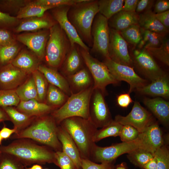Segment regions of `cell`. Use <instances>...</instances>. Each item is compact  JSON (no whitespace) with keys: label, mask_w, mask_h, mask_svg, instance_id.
Here are the masks:
<instances>
[{"label":"cell","mask_w":169,"mask_h":169,"mask_svg":"<svg viewBox=\"0 0 169 169\" xmlns=\"http://www.w3.org/2000/svg\"><path fill=\"white\" fill-rule=\"evenodd\" d=\"M0 150L2 153L14 156L26 167L55 162V152L52 149L29 139H15L7 146H0Z\"/></svg>","instance_id":"1"},{"label":"cell","mask_w":169,"mask_h":169,"mask_svg":"<svg viewBox=\"0 0 169 169\" xmlns=\"http://www.w3.org/2000/svg\"><path fill=\"white\" fill-rule=\"evenodd\" d=\"M58 127L51 115L38 117L26 128L14 133L11 138L29 139L47 146L55 151H62V145L57 136Z\"/></svg>","instance_id":"2"},{"label":"cell","mask_w":169,"mask_h":169,"mask_svg":"<svg viewBox=\"0 0 169 169\" xmlns=\"http://www.w3.org/2000/svg\"><path fill=\"white\" fill-rule=\"evenodd\" d=\"M60 126L70 136L75 143L81 158L90 159L95 142L93 136L97 127L90 119L72 117L63 120Z\"/></svg>","instance_id":"3"},{"label":"cell","mask_w":169,"mask_h":169,"mask_svg":"<svg viewBox=\"0 0 169 169\" xmlns=\"http://www.w3.org/2000/svg\"><path fill=\"white\" fill-rule=\"evenodd\" d=\"M98 13V0H85L71 6L67 13L69 21L88 47H92L91 28L94 18Z\"/></svg>","instance_id":"4"},{"label":"cell","mask_w":169,"mask_h":169,"mask_svg":"<svg viewBox=\"0 0 169 169\" xmlns=\"http://www.w3.org/2000/svg\"><path fill=\"white\" fill-rule=\"evenodd\" d=\"M93 86L75 94H72L61 107L51 113L57 124L70 117L90 118V106L94 90Z\"/></svg>","instance_id":"5"},{"label":"cell","mask_w":169,"mask_h":169,"mask_svg":"<svg viewBox=\"0 0 169 169\" xmlns=\"http://www.w3.org/2000/svg\"><path fill=\"white\" fill-rule=\"evenodd\" d=\"M139 149H144L152 153L145 131L140 133L138 137L132 141L122 142L104 147L99 146L95 144L92 149L90 157L100 163L111 162L120 156Z\"/></svg>","instance_id":"6"},{"label":"cell","mask_w":169,"mask_h":169,"mask_svg":"<svg viewBox=\"0 0 169 169\" xmlns=\"http://www.w3.org/2000/svg\"><path fill=\"white\" fill-rule=\"evenodd\" d=\"M49 29L45 56L50 68L56 69L61 67L71 45L65 33L57 23Z\"/></svg>","instance_id":"7"},{"label":"cell","mask_w":169,"mask_h":169,"mask_svg":"<svg viewBox=\"0 0 169 169\" xmlns=\"http://www.w3.org/2000/svg\"><path fill=\"white\" fill-rule=\"evenodd\" d=\"M79 50L84 62L92 77L94 89H98L106 95V87L110 84H118L119 82L114 77L103 62L93 57L89 52L80 47Z\"/></svg>","instance_id":"8"},{"label":"cell","mask_w":169,"mask_h":169,"mask_svg":"<svg viewBox=\"0 0 169 169\" xmlns=\"http://www.w3.org/2000/svg\"><path fill=\"white\" fill-rule=\"evenodd\" d=\"M109 29L108 20L98 13L94 18L91 28V51L101 55L105 58H109Z\"/></svg>","instance_id":"9"},{"label":"cell","mask_w":169,"mask_h":169,"mask_svg":"<svg viewBox=\"0 0 169 169\" xmlns=\"http://www.w3.org/2000/svg\"><path fill=\"white\" fill-rule=\"evenodd\" d=\"M103 62L118 81H125L129 84V94L148 84L147 80L138 75L132 67L115 62L109 58H105Z\"/></svg>","instance_id":"10"},{"label":"cell","mask_w":169,"mask_h":169,"mask_svg":"<svg viewBox=\"0 0 169 169\" xmlns=\"http://www.w3.org/2000/svg\"><path fill=\"white\" fill-rule=\"evenodd\" d=\"M114 120L122 125H131L140 133L144 132L155 121L152 114L136 101L134 102L132 110L128 115L125 116L117 115Z\"/></svg>","instance_id":"11"},{"label":"cell","mask_w":169,"mask_h":169,"mask_svg":"<svg viewBox=\"0 0 169 169\" xmlns=\"http://www.w3.org/2000/svg\"><path fill=\"white\" fill-rule=\"evenodd\" d=\"M132 60L138 70L151 81L167 74L145 49L135 50Z\"/></svg>","instance_id":"12"},{"label":"cell","mask_w":169,"mask_h":169,"mask_svg":"<svg viewBox=\"0 0 169 169\" xmlns=\"http://www.w3.org/2000/svg\"><path fill=\"white\" fill-rule=\"evenodd\" d=\"M105 96L100 90L95 89L90 100V119L97 128H102L113 120L105 100Z\"/></svg>","instance_id":"13"},{"label":"cell","mask_w":169,"mask_h":169,"mask_svg":"<svg viewBox=\"0 0 169 169\" xmlns=\"http://www.w3.org/2000/svg\"><path fill=\"white\" fill-rule=\"evenodd\" d=\"M109 31V58L117 63L132 67L133 62L129 53L127 42L120 32L110 28Z\"/></svg>","instance_id":"14"},{"label":"cell","mask_w":169,"mask_h":169,"mask_svg":"<svg viewBox=\"0 0 169 169\" xmlns=\"http://www.w3.org/2000/svg\"><path fill=\"white\" fill-rule=\"evenodd\" d=\"M70 7L62 6L54 8L52 12L53 17L65 33L71 46L76 44L89 52V48L81 39L75 28L68 19L67 13Z\"/></svg>","instance_id":"15"},{"label":"cell","mask_w":169,"mask_h":169,"mask_svg":"<svg viewBox=\"0 0 169 169\" xmlns=\"http://www.w3.org/2000/svg\"><path fill=\"white\" fill-rule=\"evenodd\" d=\"M28 74L11 63L0 69V90H14L21 84Z\"/></svg>","instance_id":"16"},{"label":"cell","mask_w":169,"mask_h":169,"mask_svg":"<svg viewBox=\"0 0 169 169\" xmlns=\"http://www.w3.org/2000/svg\"><path fill=\"white\" fill-rule=\"evenodd\" d=\"M49 31L22 34L17 36V39L26 45L41 59L45 56Z\"/></svg>","instance_id":"17"},{"label":"cell","mask_w":169,"mask_h":169,"mask_svg":"<svg viewBox=\"0 0 169 169\" xmlns=\"http://www.w3.org/2000/svg\"><path fill=\"white\" fill-rule=\"evenodd\" d=\"M57 136L62 146V151L74 162L77 169L81 168V159L78 149L68 133L60 126H58Z\"/></svg>","instance_id":"18"},{"label":"cell","mask_w":169,"mask_h":169,"mask_svg":"<svg viewBox=\"0 0 169 169\" xmlns=\"http://www.w3.org/2000/svg\"><path fill=\"white\" fill-rule=\"evenodd\" d=\"M144 104L164 125L167 126L169 123V102L160 97L153 98L146 97Z\"/></svg>","instance_id":"19"},{"label":"cell","mask_w":169,"mask_h":169,"mask_svg":"<svg viewBox=\"0 0 169 169\" xmlns=\"http://www.w3.org/2000/svg\"><path fill=\"white\" fill-rule=\"evenodd\" d=\"M76 44L71 46L61 66L63 75L65 78L72 75L82 68L83 60Z\"/></svg>","instance_id":"20"},{"label":"cell","mask_w":169,"mask_h":169,"mask_svg":"<svg viewBox=\"0 0 169 169\" xmlns=\"http://www.w3.org/2000/svg\"><path fill=\"white\" fill-rule=\"evenodd\" d=\"M66 78L72 94L79 92L93 86L92 77L87 68L83 67L75 73Z\"/></svg>","instance_id":"21"},{"label":"cell","mask_w":169,"mask_h":169,"mask_svg":"<svg viewBox=\"0 0 169 169\" xmlns=\"http://www.w3.org/2000/svg\"><path fill=\"white\" fill-rule=\"evenodd\" d=\"M16 108L22 113L36 117L48 115L57 109L45 103L40 102L36 99L20 101Z\"/></svg>","instance_id":"22"},{"label":"cell","mask_w":169,"mask_h":169,"mask_svg":"<svg viewBox=\"0 0 169 169\" xmlns=\"http://www.w3.org/2000/svg\"><path fill=\"white\" fill-rule=\"evenodd\" d=\"M136 91L142 95L161 97H169V80L168 74L151 81Z\"/></svg>","instance_id":"23"},{"label":"cell","mask_w":169,"mask_h":169,"mask_svg":"<svg viewBox=\"0 0 169 169\" xmlns=\"http://www.w3.org/2000/svg\"><path fill=\"white\" fill-rule=\"evenodd\" d=\"M139 16L136 12L121 11L108 20L109 27L119 32L130 26L138 24Z\"/></svg>","instance_id":"24"},{"label":"cell","mask_w":169,"mask_h":169,"mask_svg":"<svg viewBox=\"0 0 169 169\" xmlns=\"http://www.w3.org/2000/svg\"><path fill=\"white\" fill-rule=\"evenodd\" d=\"M38 70L44 75L48 82L60 89L69 96L72 94L66 78L54 69L39 65Z\"/></svg>","instance_id":"25"},{"label":"cell","mask_w":169,"mask_h":169,"mask_svg":"<svg viewBox=\"0 0 169 169\" xmlns=\"http://www.w3.org/2000/svg\"><path fill=\"white\" fill-rule=\"evenodd\" d=\"M139 16L140 28L165 36L168 33L169 29L159 21L151 10L142 13Z\"/></svg>","instance_id":"26"},{"label":"cell","mask_w":169,"mask_h":169,"mask_svg":"<svg viewBox=\"0 0 169 169\" xmlns=\"http://www.w3.org/2000/svg\"><path fill=\"white\" fill-rule=\"evenodd\" d=\"M2 108L8 115L10 120L13 123L14 128L16 130L15 133L26 128L36 117L22 113L13 106Z\"/></svg>","instance_id":"27"},{"label":"cell","mask_w":169,"mask_h":169,"mask_svg":"<svg viewBox=\"0 0 169 169\" xmlns=\"http://www.w3.org/2000/svg\"><path fill=\"white\" fill-rule=\"evenodd\" d=\"M11 63L28 74H32L38 70L39 65L36 57L25 51L20 52Z\"/></svg>","instance_id":"28"},{"label":"cell","mask_w":169,"mask_h":169,"mask_svg":"<svg viewBox=\"0 0 169 169\" xmlns=\"http://www.w3.org/2000/svg\"><path fill=\"white\" fill-rule=\"evenodd\" d=\"M55 23L51 19L43 16L31 18L22 22L16 28V31H33L42 28L49 29Z\"/></svg>","instance_id":"29"},{"label":"cell","mask_w":169,"mask_h":169,"mask_svg":"<svg viewBox=\"0 0 169 169\" xmlns=\"http://www.w3.org/2000/svg\"><path fill=\"white\" fill-rule=\"evenodd\" d=\"M15 90L21 101H26L32 99L38 100L37 90L32 75Z\"/></svg>","instance_id":"30"},{"label":"cell","mask_w":169,"mask_h":169,"mask_svg":"<svg viewBox=\"0 0 169 169\" xmlns=\"http://www.w3.org/2000/svg\"><path fill=\"white\" fill-rule=\"evenodd\" d=\"M53 8L37 4L34 1H30L19 10L16 17L18 19H21L42 17L47 10Z\"/></svg>","instance_id":"31"},{"label":"cell","mask_w":169,"mask_h":169,"mask_svg":"<svg viewBox=\"0 0 169 169\" xmlns=\"http://www.w3.org/2000/svg\"><path fill=\"white\" fill-rule=\"evenodd\" d=\"M145 132L152 152L154 154L157 149L164 145L161 129L158 123L155 121L147 127Z\"/></svg>","instance_id":"32"},{"label":"cell","mask_w":169,"mask_h":169,"mask_svg":"<svg viewBox=\"0 0 169 169\" xmlns=\"http://www.w3.org/2000/svg\"><path fill=\"white\" fill-rule=\"evenodd\" d=\"M69 96L58 88L49 84L45 100L47 104L56 109L62 106Z\"/></svg>","instance_id":"33"},{"label":"cell","mask_w":169,"mask_h":169,"mask_svg":"<svg viewBox=\"0 0 169 169\" xmlns=\"http://www.w3.org/2000/svg\"><path fill=\"white\" fill-rule=\"evenodd\" d=\"M142 39L139 44L140 47L146 49L160 47L166 36L140 28Z\"/></svg>","instance_id":"34"},{"label":"cell","mask_w":169,"mask_h":169,"mask_svg":"<svg viewBox=\"0 0 169 169\" xmlns=\"http://www.w3.org/2000/svg\"><path fill=\"white\" fill-rule=\"evenodd\" d=\"M124 0H98L99 13L108 20L122 10Z\"/></svg>","instance_id":"35"},{"label":"cell","mask_w":169,"mask_h":169,"mask_svg":"<svg viewBox=\"0 0 169 169\" xmlns=\"http://www.w3.org/2000/svg\"><path fill=\"white\" fill-rule=\"evenodd\" d=\"M122 126V125L113 120L100 130H96L93 137V141L95 142L109 136H119Z\"/></svg>","instance_id":"36"},{"label":"cell","mask_w":169,"mask_h":169,"mask_svg":"<svg viewBox=\"0 0 169 169\" xmlns=\"http://www.w3.org/2000/svg\"><path fill=\"white\" fill-rule=\"evenodd\" d=\"M127 154V158L130 161L141 169L154 157L153 154L142 149H137Z\"/></svg>","instance_id":"37"},{"label":"cell","mask_w":169,"mask_h":169,"mask_svg":"<svg viewBox=\"0 0 169 169\" xmlns=\"http://www.w3.org/2000/svg\"><path fill=\"white\" fill-rule=\"evenodd\" d=\"M153 56L157 59L164 64L169 66V39L166 38L161 45L155 48L146 49Z\"/></svg>","instance_id":"38"},{"label":"cell","mask_w":169,"mask_h":169,"mask_svg":"<svg viewBox=\"0 0 169 169\" xmlns=\"http://www.w3.org/2000/svg\"><path fill=\"white\" fill-rule=\"evenodd\" d=\"M32 74L34 78L37 90L38 101L44 102L46 100L48 82L43 74L38 70L34 71Z\"/></svg>","instance_id":"39"},{"label":"cell","mask_w":169,"mask_h":169,"mask_svg":"<svg viewBox=\"0 0 169 169\" xmlns=\"http://www.w3.org/2000/svg\"><path fill=\"white\" fill-rule=\"evenodd\" d=\"M18 50L19 47L15 42L0 46V64L3 66L11 63Z\"/></svg>","instance_id":"40"},{"label":"cell","mask_w":169,"mask_h":169,"mask_svg":"<svg viewBox=\"0 0 169 169\" xmlns=\"http://www.w3.org/2000/svg\"><path fill=\"white\" fill-rule=\"evenodd\" d=\"M120 32L126 42L134 45L139 44L142 39L140 28L138 24L132 25Z\"/></svg>","instance_id":"41"},{"label":"cell","mask_w":169,"mask_h":169,"mask_svg":"<svg viewBox=\"0 0 169 169\" xmlns=\"http://www.w3.org/2000/svg\"><path fill=\"white\" fill-rule=\"evenodd\" d=\"M20 101L15 89L0 90V107L17 106Z\"/></svg>","instance_id":"42"},{"label":"cell","mask_w":169,"mask_h":169,"mask_svg":"<svg viewBox=\"0 0 169 169\" xmlns=\"http://www.w3.org/2000/svg\"><path fill=\"white\" fill-rule=\"evenodd\" d=\"M26 167L12 155L2 153L0 156V169H25Z\"/></svg>","instance_id":"43"},{"label":"cell","mask_w":169,"mask_h":169,"mask_svg":"<svg viewBox=\"0 0 169 169\" xmlns=\"http://www.w3.org/2000/svg\"><path fill=\"white\" fill-rule=\"evenodd\" d=\"M153 155L156 160L157 169H169V151L165 145L157 149Z\"/></svg>","instance_id":"44"},{"label":"cell","mask_w":169,"mask_h":169,"mask_svg":"<svg viewBox=\"0 0 169 169\" xmlns=\"http://www.w3.org/2000/svg\"><path fill=\"white\" fill-rule=\"evenodd\" d=\"M55 158L54 164L61 169H77L73 161L62 151H55Z\"/></svg>","instance_id":"45"},{"label":"cell","mask_w":169,"mask_h":169,"mask_svg":"<svg viewBox=\"0 0 169 169\" xmlns=\"http://www.w3.org/2000/svg\"><path fill=\"white\" fill-rule=\"evenodd\" d=\"M140 133L133 126L128 125H122L119 136L122 142H128L136 139Z\"/></svg>","instance_id":"46"},{"label":"cell","mask_w":169,"mask_h":169,"mask_svg":"<svg viewBox=\"0 0 169 169\" xmlns=\"http://www.w3.org/2000/svg\"><path fill=\"white\" fill-rule=\"evenodd\" d=\"M85 0H37L34 1L37 4L50 6L53 8L62 6H72Z\"/></svg>","instance_id":"47"},{"label":"cell","mask_w":169,"mask_h":169,"mask_svg":"<svg viewBox=\"0 0 169 169\" xmlns=\"http://www.w3.org/2000/svg\"><path fill=\"white\" fill-rule=\"evenodd\" d=\"M81 168L82 169H114L113 162L98 164L90 159L81 158Z\"/></svg>","instance_id":"48"},{"label":"cell","mask_w":169,"mask_h":169,"mask_svg":"<svg viewBox=\"0 0 169 169\" xmlns=\"http://www.w3.org/2000/svg\"><path fill=\"white\" fill-rule=\"evenodd\" d=\"M30 1L24 0H4L0 1V7L7 10H18Z\"/></svg>","instance_id":"49"},{"label":"cell","mask_w":169,"mask_h":169,"mask_svg":"<svg viewBox=\"0 0 169 169\" xmlns=\"http://www.w3.org/2000/svg\"><path fill=\"white\" fill-rule=\"evenodd\" d=\"M155 1L151 0H139L136 12L137 13H144L146 11L151 10L154 5Z\"/></svg>","instance_id":"50"},{"label":"cell","mask_w":169,"mask_h":169,"mask_svg":"<svg viewBox=\"0 0 169 169\" xmlns=\"http://www.w3.org/2000/svg\"><path fill=\"white\" fill-rule=\"evenodd\" d=\"M168 0H157L154 5V11L155 14L161 13L169 10Z\"/></svg>","instance_id":"51"},{"label":"cell","mask_w":169,"mask_h":169,"mask_svg":"<svg viewBox=\"0 0 169 169\" xmlns=\"http://www.w3.org/2000/svg\"><path fill=\"white\" fill-rule=\"evenodd\" d=\"M14 42L11 33L4 29H0V46H4Z\"/></svg>","instance_id":"52"},{"label":"cell","mask_w":169,"mask_h":169,"mask_svg":"<svg viewBox=\"0 0 169 169\" xmlns=\"http://www.w3.org/2000/svg\"><path fill=\"white\" fill-rule=\"evenodd\" d=\"M18 19L17 17L10 15L9 14L0 11V26H7L16 23Z\"/></svg>","instance_id":"53"},{"label":"cell","mask_w":169,"mask_h":169,"mask_svg":"<svg viewBox=\"0 0 169 169\" xmlns=\"http://www.w3.org/2000/svg\"><path fill=\"white\" fill-rule=\"evenodd\" d=\"M133 101L128 93L121 94L117 96V104L123 108L127 107Z\"/></svg>","instance_id":"54"},{"label":"cell","mask_w":169,"mask_h":169,"mask_svg":"<svg viewBox=\"0 0 169 169\" xmlns=\"http://www.w3.org/2000/svg\"><path fill=\"white\" fill-rule=\"evenodd\" d=\"M139 0H125L121 11L136 12Z\"/></svg>","instance_id":"55"},{"label":"cell","mask_w":169,"mask_h":169,"mask_svg":"<svg viewBox=\"0 0 169 169\" xmlns=\"http://www.w3.org/2000/svg\"><path fill=\"white\" fill-rule=\"evenodd\" d=\"M156 17L159 21L166 28H169V10L158 14Z\"/></svg>","instance_id":"56"},{"label":"cell","mask_w":169,"mask_h":169,"mask_svg":"<svg viewBox=\"0 0 169 169\" xmlns=\"http://www.w3.org/2000/svg\"><path fill=\"white\" fill-rule=\"evenodd\" d=\"M16 132V130L13 128L10 129L3 126L0 130V136L3 139H6L10 137L13 133Z\"/></svg>","instance_id":"57"},{"label":"cell","mask_w":169,"mask_h":169,"mask_svg":"<svg viewBox=\"0 0 169 169\" xmlns=\"http://www.w3.org/2000/svg\"><path fill=\"white\" fill-rule=\"evenodd\" d=\"M143 169H157V161L154 157L149 161L143 167Z\"/></svg>","instance_id":"58"},{"label":"cell","mask_w":169,"mask_h":169,"mask_svg":"<svg viewBox=\"0 0 169 169\" xmlns=\"http://www.w3.org/2000/svg\"><path fill=\"white\" fill-rule=\"evenodd\" d=\"M7 120H10V119L5 110L0 107V122Z\"/></svg>","instance_id":"59"},{"label":"cell","mask_w":169,"mask_h":169,"mask_svg":"<svg viewBox=\"0 0 169 169\" xmlns=\"http://www.w3.org/2000/svg\"><path fill=\"white\" fill-rule=\"evenodd\" d=\"M25 169H43L42 166L39 164H35L33 165L31 167L27 168Z\"/></svg>","instance_id":"60"},{"label":"cell","mask_w":169,"mask_h":169,"mask_svg":"<svg viewBox=\"0 0 169 169\" xmlns=\"http://www.w3.org/2000/svg\"><path fill=\"white\" fill-rule=\"evenodd\" d=\"M116 169H126L125 166L124 164L123 163H122L121 164L117 166L116 168Z\"/></svg>","instance_id":"61"},{"label":"cell","mask_w":169,"mask_h":169,"mask_svg":"<svg viewBox=\"0 0 169 169\" xmlns=\"http://www.w3.org/2000/svg\"><path fill=\"white\" fill-rule=\"evenodd\" d=\"M2 138L0 136V145H1L2 144V141L3 140Z\"/></svg>","instance_id":"62"},{"label":"cell","mask_w":169,"mask_h":169,"mask_svg":"<svg viewBox=\"0 0 169 169\" xmlns=\"http://www.w3.org/2000/svg\"><path fill=\"white\" fill-rule=\"evenodd\" d=\"M2 153V152L1 150H0V156L1 155Z\"/></svg>","instance_id":"63"},{"label":"cell","mask_w":169,"mask_h":169,"mask_svg":"<svg viewBox=\"0 0 169 169\" xmlns=\"http://www.w3.org/2000/svg\"></svg>","instance_id":"64"}]
</instances>
